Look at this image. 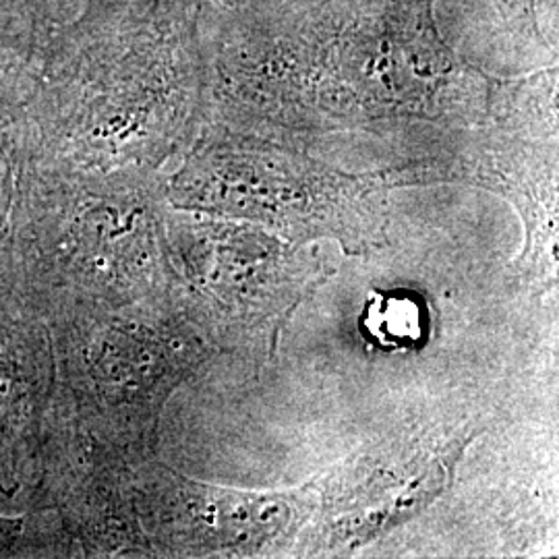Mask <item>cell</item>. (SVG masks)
<instances>
[{
	"label": "cell",
	"instance_id": "7a4b0ae2",
	"mask_svg": "<svg viewBox=\"0 0 559 559\" xmlns=\"http://www.w3.org/2000/svg\"><path fill=\"white\" fill-rule=\"evenodd\" d=\"M205 55L195 0H81L20 106L32 162L150 175L198 122Z\"/></svg>",
	"mask_w": 559,
	"mask_h": 559
},
{
	"label": "cell",
	"instance_id": "3957f363",
	"mask_svg": "<svg viewBox=\"0 0 559 559\" xmlns=\"http://www.w3.org/2000/svg\"><path fill=\"white\" fill-rule=\"evenodd\" d=\"M160 189L150 175H73L29 164L15 290L41 318L122 307L160 290Z\"/></svg>",
	"mask_w": 559,
	"mask_h": 559
},
{
	"label": "cell",
	"instance_id": "ba28073f",
	"mask_svg": "<svg viewBox=\"0 0 559 559\" xmlns=\"http://www.w3.org/2000/svg\"><path fill=\"white\" fill-rule=\"evenodd\" d=\"M73 551L55 512L25 510L21 516L0 512V558H62L75 556Z\"/></svg>",
	"mask_w": 559,
	"mask_h": 559
},
{
	"label": "cell",
	"instance_id": "30bf717a",
	"mask_svg": "<svg viewBox=\"0 0 559 559\" xmlns=\"http://www.w3.org/2000/svg\"><path fill=\"white\" fill-rule=\"evenodd\" d=\"M212 2H216V4H221L224 9H228V11H233V9H237L242 0H212Z\"/></svg>",
	"mask_w": 559,
	"mask_h": 559
},
{
	"label": "cell",
	"instance_id": "8992f818",
	"mask_svg": "<svg viewBox=\"0 0 559 559\" xmlns=\"http://www.w3.org/2000/svg\"><path fill=\"white\" fill-rule=\"evenodd\" d=\"M81 0H0V115L23 106L57 29Z\"/></svg>",
	"mask_w": 559,
	"mask_h": 559
},
{
	"label": "cell",
	"instance_id": "5b68a950",
	"mask_svg": "<svg viewBox=\"0 0 559 559\" xmlns=\"http://www.w3.org/2000/svg\"><path fill=\"white\" fill-rule=\"evenodd\" d=\"M57 396L48 323L17 290H0V506L29 508Z\"/></svg>",
	"mask_w": 559,
	"mask_h": 559
},
{
	"label": "cell",
	"instance_id": "277c9868",
	"mask_svg": "<svg viewBox=\"0 0 559 559\" xmlns=\"http://www.w3.org/2000/svg\"><path fill=\"white\" fill-rule=\"evenodd\" d=\"M75 307L46 316L57 399L83 431L124 454L147 443L162 402L193 360L191 342L162 311Z\"/></svg>",
	"mask_w": 559,
	"mask_h": 559
},
{
	"label": "cell",
	"instance_id": "52a82bcc",
	"mask_svg": "<svg viewBox=\"0 0 559 559\" xmlns=\"http://www.w3.org/2000/svg\"><path fill=\"white\" fill-rule=\"evenodd\" d=\"M29 140L21 108L0 115V290H15L17 239L29 175Z\"/></svg>",
	"mask_w": 559,
	"mask_h": 559
},
{
	"label": "cell",
	"instance_id": "6da1fadb",
	"mask_svg": "<svg viewBox=\"0 0 559 559\" xmlns=\"http://www.w3.org/2000/svg\"><path fill=\"white\" fill-rule=\"evenodd\" d=\"M210 75L226 94L320 124L466 120L496 83L441 36L436 0H316L233 9Z\"/></svg>",
	"mask_w": 559,
	"mask_h": 559
},
{
	"label": "cell",
	"instance_id": "9c48e42d",
	"mask_svg": "<svg viewBox=\"0 0 559 559\" xmlns=\"http://www.w3.org/2000/svg\"><path fill=\"white\" fill-rule=\"evenodd\" d=\"M500 21L501 29L514 40L528 41L535 48L549 50L540 32L537 0H485Z\"/></svg>",
	"mask_w": 559,
	"mask_h": 559
}]
</instances>
